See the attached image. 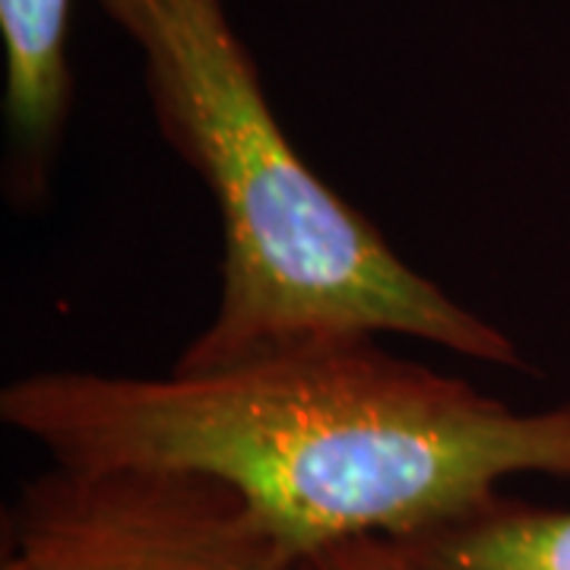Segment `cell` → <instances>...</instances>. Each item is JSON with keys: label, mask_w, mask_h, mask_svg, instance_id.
I'll return each mask as SVG.
<instances>
[{"label": "cell", "mask_w": 570, "mask_h": 570, "mask_svg": "<svg viewBox=\"0 0 570 570\" xmlns=\"http://www.w3.org/2000/svg\"><path fill=\"white\" fill-rule=\"evenodd\" d=\"M3 425L55 466L184 469L235 489L302 554L409 539L513 475L570 479V403L517 412L377 333H321L206 371H36Z\"/></svg>", "instance_id": "cell-1"}, {"label": "cell", "mask_w": 570, "mask_h": 570, "mask_svg": "<svg viewBox=\"0 0 570 570\" xmlns=\"http://www.w3.org/2000/svg\"><path fill=\"white\" fill-rule=\"evenodd\" d=\"M96 3L137 48L153 121L204 181L223 232L216 311L171 367L206 371L321 333H377L527 371L504 330L406 264L298 156L225 0Z\"/></svg>", "instance_id": "cell-2"}, {"label": "cell", "mask_w": 570, "mask_h": 570, "mask_svg": "<svg viewBox=\"0 0 570 570\" xmlns=\"http://www.w3.org/2000/svg\"><path fill=\"white\" fill-rule=\"evenodd\" d=\"M29 570H324L219 479L184 469H45L7 517Z\"/></svg>", "instance_id": "cell-3"}, {"label": "cell", "mask_w": 570, "mask_h": 570, "mask_svg": "<svg viewBox=\"0 0 570 570\" xmlns=\"http://www.w3.org/2000/svg\"><path fill=\"white\" fill-rule=\"evenodd\" d=\"M70 7L73 0H0L3 187L17 204H39L48 194L73 111Z\"/></svg>", "instance_id": "cell-4"}, {"label": "cell", "mask_w": 570, "mask_h": 570, "mask_svg": "<svg viewBox=\"0 0 570 570\" xmlns=\"http://www.w3.org/2000/svg\"><path fill=\"white\" fill-rule=\"evenodd\" d=\"M393 546L412 570H570V510L498 491L479 508Z\"/></svg>", "instance_id": "cell-5"}, {"label": "cell", "mask_w": 570, "mask_h": 570, "mask_svg": "<svg viewBox=\"0 0 570 570\" xmlns=\"http://www.w3.org/2000/svg\"><path fill=\"white\" fill-rule=\"evenodd\" d=\"M324 570H412L390 539H355L314 554Z\"/></svg>", "instance_id": "cell-6"}, {"label": "cell", "mask_w": 570, "mask_h": 570, "mask_svg": "<svg viewBox=\"0 0 570 570\" xmlns=\"http://www.w3.org/2000/svg\"><path fill=\"white\" fill-rule=\"evenodd\" d=\"M0 570H29V564L22 561L17 551L7 546V549H3V561H0Z\"/></svg>", "instance_id": "cell-7"}]
</instances>
